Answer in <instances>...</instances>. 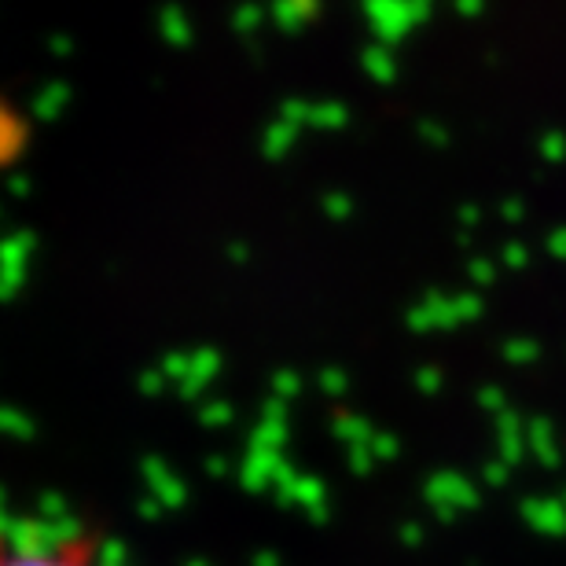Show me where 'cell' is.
Wrapping results in <instances>:
<instances>
[{"mask_svg":"<svg viewBox=\"0 0 566 566\" xmlns=\"http://www.w3.org/2000/svg\"><path fill=\"white\" fill-rule=\"evenodd\" d=\"M0 566H111L88 526H0Z\"/></svg>","mask_w":566,"mask_h":566,"instance_id":"obj_1","label":"cell"}]
</instances>
